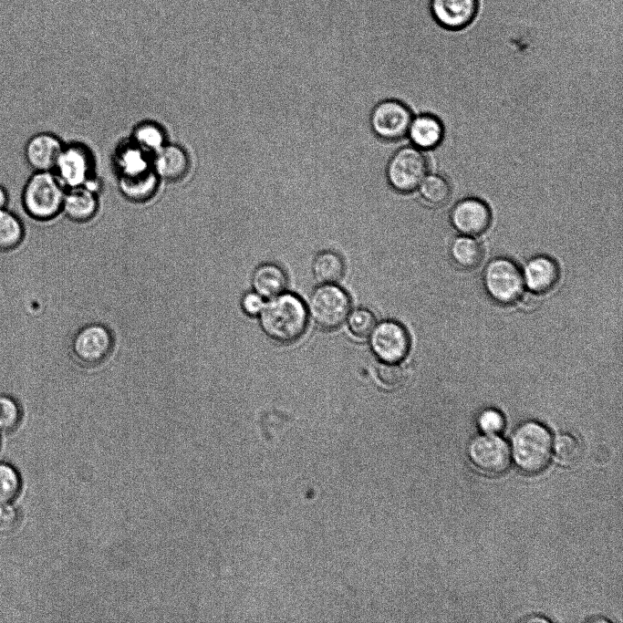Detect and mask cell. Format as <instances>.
<instances>
[{
  "label": "cell",
  "mask_w": 623,
  "mask_h": 623,
  "mask_svg": "<svg viewBox=\"0 0 623 623\" xmlns=\"http://www.w3.org/2000/svg\"><path fill=\"white\" fill-rule=\"evenodd\" d=\"M453 261L464 267H476L483 259V250L479 242L469 235L456 237L450 248Z\"/></svg>",
  "instance_id": "cb8c5ba5"
},
{
  "label": "cell",
  "mask_w": 623,
  "mask_h": 623,
  "mask_svg": "<svg viewBox=\"0 0 623 623\" xmlns=\"http://www.w3.org/2000/svg\"><path fill=\"white\" fill-rule=\"evenodd\" d=\"M412 116L409 108L396 99L379 103L370 115V125L374 133L385 140H397L409 130Z\"/></svg>",
  "instance_id": "9c48e42d"
},
{
  "label": "cell",
  "mask_w": 623,
  "mask_h": 623,
  "mask_svg": "<svg viewBox=\"0 0 623 623\" xmlns=\"http://www.w3.org/2000/svg\"><path fill=\"white\" fill-rule=\"evenodd\" d=\"M552 447L551 433L536 421L521 424L512 439L514 462L527 473L539 472L547 466Z\"/></svg>",
  "instance_id": "3957f363"
},
{
  "label": "cell",
  "mask_w": 623,
  "mask_h": 623,
  "mask_svg": "<svg viewBox=\"0 0 623 623\" xmlns=\"http://www.w3.org/2000/svg\"><path fill=\"white\" fill-rule=\"evenodd\" d=\"M99 208L98 198L88 187L70 188L66 192L62 213L71 221L86 223L93 219Z\"/></svg>",
  "instance_id": "e0dca14e"
},
{
  "label": "cell",
  "mask_w": 623,
  "mask_h": 623,
  "mask_svg": "<svg viewBox=\"0 0 623 623\" xmlns=\"http://www.w3.org/2000/svg\"><path fill=\"white\" fill-rule=\"evenodd\" d=\"M483 284L489 296L501 304L516 301L524 286L519 267L512 260L504 257L493 259L487 265Z\"/></svg>",
  "instance_id": "8992f818"
},
{
  "label": "cell",
  "mask_w": 623,
  "mask_h": 623,
  "mask_svg": "<svg viewBox=\"0 0 623 623\" xmlns=\"http://www.w3.org/2000/svg\"><path fill=\"white\" fill-rule=\"evenodd\" d=\"M26 225L22 218L8 207L0 210V254L18 249L25 241Z\"/></svg>",
  "instance_id": "ffe728a7"
},
{
  "label": "cell",
  "mask_w": 623,
  "mask_h": 623,
  "mask_svg": "<svg viewBox=\"0 0 623 623\" xmlns=\"http://www.w3.org/2000/svg\"><path fill=\"white\" fill-rule=\"evenodd\" d=\"M92 171V158L88 150L80 144L63 147L53 172L64 187L75 188L88 182Z\"/></svg>",
  "instance_id": "8fae6325"
},
{
  "label": "cell",
  "mask_w": 623,
  "mask_h": 623,
  "mask_svg": "<svg viewBox=\"0 0 623 623\" xmlns=\"http://www.w3.org/2000/svg\"><path fill=\"white\" fill-rule=\"evenodd\" d=\"M428 172V161L418 148L404 147L395 152L387 166V178L393 189L410 192Z\"/></svg>",
  "instance_id": "52a82bcc"
},
{
  "label": "cell",
  "mask_w": 623,
  "mask_h": 623,
  "mask_svg": "<svg viewBox=\"0 0 623 623\" xmlns=\"http://www.w3.org/2000/svg\"><path fill=\"white\" fill-rule=\"evenodd\" d=\"M153 171L159 179L177 182L188 172L190 161L186 151L175 144H165L155 152Z\"/></svg>",
  "instance_id": "9a60e30c"
},
{
  "label": "cell",
  "mask_w": 623,
  "mask_h": 623,
  "mask_svg": "<svg viewBox=\"0 0 623 623\" xmlns=\"http://www.w3.org/2000/svg\"><path fill=\"white\" fill-rule=\"evenodd\" d=\"M369 338L374 355L383 363H398L410 349V337L398 322L385 320L375 325Z\"/></svg>",
  "instance_id": "ba28073f"
},
{
  "label": "cell",
  "mask_w": 623,
  "mask_h": 623,
  "mask_svg": "<svg viewBox=\"0 0 623 623\" xmlns=\"http://www.w3.org/2000/svg\"><path fill=\"white\" fill-rule=\"evenodd\" d=\"M23 410L12 395L0 394V433H10L21 423Z\"/></svg>",
  "instance_id": "4316f807"
},
{
  "label": "cell",
  "mask_w": 623,
  "mask_h": 623,
  "mask_svg": "<svg viewBox=\"0 0 623 623\" xmlns=\"http://www.w3.org/2000/svg\"><path fill=\"white\" fill-rule=\"evenodd\" d=\"M450 221L454 229L462 235L473 236L488 229L492 213L483 201L468 197L453 205L450 213Z\"/></svg>",
  "instance_id": "7c38bea8"
},
{
  "label": "cell",
  "mask_w": 623,
  "mask_h": 623,
  "mask_svg": "<svg viewBox=\"0 0 623 623\" xmlns=\"http://www.w3.org/2000/svg\"><path fill=\"white\" fill-rule=\"evenodd\" d=\"M504 418L503 414L495 409H485L478 417V425L486 434H496L504 428Z\"/></svg>",
  "instance_id": "4dcf8cb0"
},
{
  "label": "cell",
  "mask_w": 623,
  "mask_h": 623,
  "mask_svg": "<svg viewBox=\"0 0 623 623\" xmlns=\"http://www.w3.org/2000/svg\"><path fill=\"white\" fill-rule=\"evenodd\" d=\"M116 345L113 330L106 324L92 322L73 335L69 350L73 360L82 368L93 369L106 363Z\"/></svg>",
  "instance_id": "277c9868"
},
{
  "label": "cell",
  "mask_w": 623,
  "mask_h": 623,
  "mask_svg": "<svg viewBox=\"0 0 623 623\" xmlns=\"http://www.w3.org/2000/svg\"><path fill=\"white\" fill-rule=\"evenodd\" d=\"M20 522L21 514L12 503L0 505V534L14 532Z\"/></svg>",
  "instance_id": "d6a6232c"
},
{
  "label": "cell",
  "mask_w": 623,
  "mask_h": 623,
  "mask_svg": "<svg viewBox=\"0 0 623 623\" xmlns=\"http://www.w3.org/2000/svg\"><path fill=\"white\" fill-rule=\"evenodd\" d=\"M350 306V298L342 288L332 284H323L312 292L308 310L319 327L331 330L347 319Z\"/></svg>",
  "instance_id": "5b68a950"
},
{
  "label": "cell",
  "mask_w": 623,
  "mask_h": 623,
  "mask_svg": "<svg viewBox=\"0 0 623 623\" xmlns=\"http://www.w3.org/2000/svg\"><path fill=\"white\" fill-rule=\"evenodd\" d=\"M522 274L524 285L530 291L536 294H543L551 290L559 277L556 263L545 255H538L530 259Z\"/></svg>",
  "instance_id": "2e32d148"
},
{
  "label": "cell",
  "mask_w": 623,
  "mask_h": 623,
  "mask_svg": "<svg viewBox=\"0 0 623 623\" xmlns=\"http://www.w3.org/2000/svg\"><path fill=\"white\" fill-rule=\"evenodd\" d=\"M412 144L419 150H431L437 147L444 135L441 120L430 114L412 118L408 130Z\"/></svg>",
  "instance_id": "ac0fdd59"
},
{
  "label": "cell",
  "mask_w": 623,
  "mask_h": 623,
  "mask_svg": "<svg viewBox=\"0 0 623 623\" xmlns=\"http://www.w3.org/2000/svg\"><path fill=\"white\" fill-rule=\"evenodd\" d=\"M9 192L6 187L0 182V210L8 207L9 204Z\"/></svg>",
  "instance_id": "e575fe53"
},
{
  "label": "cell",
  "mask_w": 623,
  "mask_h": 623,
  "mask_svg": "<svg viewBox=\"0 0 623 623\" xmlns=\"http://www.w3.org/2000/svg\"><path fill=\"white\" fill-rule=\"evenodd\" d=\"M65 193L53 171H32L22 187L21 208L35 222H50L62 213Z\"/></svg>",
  "instance_id": "7a4b0ae2"
},
{
  "label": "cell",
  "mask_w": 623,
  "mask_h": 623,
  "mask_svg": "<svg viewBox=\"0 0 623 623\" xmlns=\"http://www.w3.org/2000/svg\"><path fill=\"white\" fill-rule=\"evenodd\" d=\"M418 188L421 198L432 206L444 205L452 193L449 182L436 174L426 175Z\"/></svg>",
  "instance_id": "d4e9b609"
},
{
  "label": "cell",
  "mask_w": 623,
  "mask_h": 623,
  "mask_svg": "<svg viewBox=\"0 0 623 623\" xmlns=\"http://www.w3.org/2000/svg\"><path fill=\"white\" fill-rule=\"evenodd\" d=\"M555 454L562 464L572 465L580 457L581 449L578 441L569 434L559 435L554 443Z\"/></svg>",
  "instance_id": "f1b7e54d"
},
{
  "label": "cell",
  "mask_w": 623,
  "mask_h": 623,
  "mask_svg": "<svg viewBox=\"0 0 623 623\" xmlns=\"http://www.w3.org/2000/svg\"><path fill=\"white\" fill-rule=\"evenodd\" d=\"M431 13L434 21L448 30H461L475 18L478 0H431Z\"/></svg>",
  "instance_id": "5bb4252c"
},
{
  "label": "cell",
  "mask_w": 623,
  "mask_h": 623,
  "mask_svg": "<svg viewBox=\"0 0 623 623\" xmlns=\"http://www.w3.org/2000/svg\"><path fill=\"white\" fill-rule=\"evenodd\" d=\"M379 380L388 387L400 386L406 378L405 371L397 363H383L378 368Z\"/></svg>",
  "instance_id": "1f68e13d"
},
{
  "label": "cell",
  "mask_w": 623,
  "mask_h": 623,
  "mask_svg": "<svg viewBox=\"0 0 623 623\" xmlns=\"http://www.w3.org/2000/svg\"><path fill=\"white\" fill-rule=\"evenodd\" d=\"M133 142L146 152H156L165 145V134L161 126L143 122L133 132Z\"/></svg>",
  "instance_id": "484cf974"
},
{
  "label": "cell",
  "mask_w": 623,
  "mask_h": 623,
  "mask_svg": "<svg viewBox=\"0 0 623 623\" xmlns=\"http://www.w3.org/2000/svg\"><path fill=\"white\" fill-rule=\"evenodd\" d=\"M252 284L254 292L262 297L272 298L284 292L287 285V277L280 266L266 263L254 270Z\"/></svg>",
  "instance_id": "d6986e66"
},
{
  "label": "cell",
  "mask_w": 623,
  "mask_h": 623,
  "mask_svg": "<svg viewBox=\"0 0 623 623\" xmlns=\"http://www.w3.org/2000/svg\"><path fill=\"white\" fill-rule=\"evenodd\" d=\"M21 489L17 471L10 464L0 462V505L11 504Z\"/></svg>",
  "instance_id": "83f0119b"
},
{
  "label": "cell",
  "mask_w": 623,
  "mask_h": 623,
  "mask_svg": "<svg viewBox=\"0 0 623 623\" xmlns=\"http://www.w3.org/2000/svg\"><path fill=\"white\" fill-rule=\"evenodd\" d=\"M469 457L482 472L497 475L510 464V452L505 441L494 434L478 436L469 445Z\"/></svg>",
  "instance_id": "30bf717a"
},
{
  "label": "cell",
  "mask_w": 623,
  "mask_h": 623,
  "mask_svg": "<svg viewBox=\"0 0 623 623\" xmlns=\"http://www.w3.org/2000/svg\"><path fill=\"white\" fill-rule=\"evenodd\" d=\"M260 316L264 332L279 343H291L305 331L307 310L296 295L282 293L265 304Z\"/></svg>",
  "instance_id": "6da1fadb"
},
{
  "label": "cell",
  "mask_w": 623,
  "mask_h": 623,
  "mask_svg": "<svg viewBox=\"0 0 623 623\" xmlns=\"http://www.w3.org/2000/svg\"><path fill=\"white\" fill-rule=\"evenodd\" d=\"M344 270L345 265L342 257L332 251L319 253L312 264L313 274L322 284L337 282L343 276Z\"/></svg>",
  "instance_id": "603a6c76"
},
{
  "label": "cell",
  "mask_w": 623,
  "mask_h": 623,
  "mask_svg": "<svg viewBox=\"0 0 623 623\" xmlns=\"http://www.w3.org/2000/svg\"><path fill=\"white\" fill-rule=\"evenodd\" d=\"M63 147L57 135L48 131L36 132L24 145L25 162L32 171H53Z\"/></svg>",
  "instance_id": "4fadbf2b"
},
{
  "label": "cell",
  "mask_w": 623,
  "mask_h": 623,
  "mask_svg": "<svg viewBox=\"0 0 623 623\" xmlns=\"http://www.w3.org/2000/svg\"><path fill=\"white\" fill-rule=\"evenodd\" d=\"M348 317L349 330L359 337L369 336L376 325L374 315L366 308H358Z\"/></svg>",
  "instance_id": "f546056e"
},
{
  "label": "cell",
  "mask_w": 623,
  "mask_h": 623,
  "mask_svg": "<svg viewBox=\"0 0 623 623\" xmlns=\"http://www.w3.org/2000/svg\"><path fill=\"white\" fill-rule=\"evenodd\" d=\"M263 298L256 292H248L244 295L241 302L244 312L251 317L259 315L265 306Z\"/></svg>",
  "instance_id": "836d02e7"
},
{
  "label": "cell",
  "mask_w": 623,
  "mask_h": 623,
  "mask_svg": "<svg viewBox=\"0 0 623 623\" xmlns=\"http://www.w3.org/2000/svg\"><path fill=\"white\" fill-rule=\"evenodd\" d=\"M148 152L137 146L133 141L119 149L116 164L120 176H134L151 170Z\"/></svg>",
  "instance_id": "7402d4cb"
},
{
  "label": "cell",
  "mask_w": 623,
  "mask_h": 623,
  "mask_svg": "<svg viewBox=\"0 0 623 623\" xmlns=\"http://www.w3.org/2000/svg\"><path fill=\"white\" fill-rule=\"evenodd\" d=\"M158 182V176L151 169L134 176H120L119 187L126 199L134 202H143L155 194Z\"/></svg>",
  "instance_id": "44dd1931"
}]
</instances>
